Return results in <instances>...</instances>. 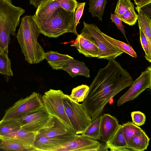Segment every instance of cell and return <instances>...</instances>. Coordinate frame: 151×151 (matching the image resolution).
<instances>
[{"instance_id":"cell-1","label":"cell","mask_w":151,"mask_h":151,"mask_svg":"<svg viewBox=\"0 0 151 151\" xmlns=\"http://www.w3.org/2000/svg\"><path fill=\"white\" fill-rule=\"evenodd\" d=\"M133 81L130 74L115 59L109 60L107 65L99 70L82 103L92 121L101 115L111 98L131 86Z\"/></svg>"},{"instance_id":"cell-2","label":"cell","mask_w":151,"mask_h":151,"mask_svg":"<svg viewBox=\"0 0 151 151\" xmlns=\"http://www.w3.org/2000/svg\"><path fill=\"white\" fill-rule=\"evenodd\" d=\"M40 33L32 16L22 18L16 37L25 60L31 64L39 63L44 59L45 52L37 41Z\"/></svg>"},{"instance_id":"cell-3","label":"cell","mask_w":151,"mask_h":151,"mask_svg":"<svg viewBox=\"0 0 151 151\" xmlns=\"http://www.w3.org/2000/svg\"><path fill=\"white\" fill-rule=\"evenodd\" d=\"M36 22L40 33L49 37L57 38L68 32L77 36L78 34L76 25L75 12H68L60 7L47 19Z\"/></svg>"},{"instance_id":"cell-4","label":"cell","mask_w":151,"mask_h":151,"mask_svg":"<svg viewBox=\"0 0 151 151\" xmlns=\"http://www.w3.org/2000/svg\"><path fill=\"white\" fill-rule=\"evenodd\" d=\"M25 12L14 5L12 0H0V44L2 50L7 53L10 35L15 36L20 17Z\"/></svg>"},{"instance_id":"cell-5","label":"cell","mask_w":151,"mask_h":151,"mask_svg":"<svg viewBox=\"0 0 151 151\" xmlns=\"http://www.w3.org/2000/svg\"><path fill=\"white\" fill-rule=\"evenodd\" d=\"M63 102L74 132L77 135L83 134L91 124V117L82 104L73 100L70 95L65 94Z\"/></svg>"},{"instance_id":"cell-6","label":"cell","mask_w":151,"mask_h":151,"mask_svg":"<svg viewBox=\"0 0 151 151\" xmlns=\"http://www.w3.org/2000/svg\"><path fill=\"white\" fill-rule=\"evenodd\" d=\"M83 27L81 33L86 34L93 39L98 47V58L109 60L115 59L123 52L109 42L103 36L102 32L95 25L83 22Z\"/></svg>"},{"instance_id":"cell-7","label":"cell","mask_w":151,"mask_h":151,"mask_svg":"<svg viewBox=\"0 0 151 151\" xmlns=\"http://www.w3.org/2000/svg\"><path fill=\"white\" fill-rule=\"evenodd\" d=\"M64 95L65 94L60 90L50 89L44 93L41 99L43 107L49 113L73 130L63 105Z\"/></svg>"},{"instance_id":"cell-8","label":"cell","mask_w":151,"mask_h":151,"mask_svg":"<svg viewBox=\"0 0 151 151\" xmlns=\"http://www.w3.org/2000/svg\"><path fill=\"white\" fill-rule=\"evenodd\" d=\"M39 93L33 92L30 95L17 101L8 109L2 119L18 120L30 112L43 106Z\"/></svg>"},{"instance_id":"cell-9","label":"cell","mask_w":151,"mask_h":151,"mask_svg":"<svg viewBox=\"0 0 151 151\" xmlns=\"http://www.w3.org/2000/svg\"><path fill=\"white\" fill-rule=\"evenodd\" d=\"M18 120L22 128L36 133L51 126L54 123L52 116L43 106L29 112Z\"/></svg>"},{"instance_id":"cell-10","label":"cell","mask_w":151,"mask_h":151,"mask_svg":"<svg viewBox=\"0 0 151 151\" xmlns=\"http://www.w3.org/2000/svg\"><path fill=\"white\" fill-rule=\"evenodd\" d=\"M151 89V66L147 67L140 75L133 81L130 88L117 102L118 106L133 100L147 88Z\"/></svg>"},{"instance_id":"cell-11","label":"cell","mask_w":151,"mask_h":151,"mask_svg":"<svg viewBox=\"0 0 151 151\" xmlns=\"http://www.w3.org/2000/svg\"><path fill=\"white\" fill-rule=\"evenodd\" d=\"M101 144L97 140L81 134L56 149L55 151H98Z\"/></svg>"},{"instance_id":"cell-12","label":"cell","mask_w":151,"mask_h":151,"mask_svg":"<svg viewBox=\"0 0 151 151\" xmlns=\"http://www.w3.org/2000/svg\"><path fill=\"white\" fill-rule=\"evenodd\" d=\"M54 123L52 126L43 129L36 136L55 137L70 141L77 136L74 131L55 116H52Z\"/></svg>"},{"instance_id":"cell-13","label":"cell","mask_w":151,"mask_h":151,"mask_svg":"<svg viewBox=\"0 0 151 151\" xmlns=\"http://www.w3.org/2000/svg\"><path fill=\"white\" fill-rule=\"evenodd\" d=\"M70 46L76 47L78 52L87 57L98 58L99 50L94 40L88 35L81 33L77 35Z\"/></svg>"},{"instance_id":"cell-14","label":"cell","mask_w":151,"mask_h":151,"mask_svg":"<svg viewBox=\"0 0 151 151\" xmlns=\"http://www.w3.org/2000/svg\"><path fill=\"white\" fill-rule=\"evenodd\" d=\"M120 125L115 117L108 114L101 115L100 125L101 139L105 143L107 142L116 131Z\"/></svg>"},{"instance_id":"cell-15","label":"cell","mask_w":151,"mask_h":151,"mask_svg":"<svg viewBox=\"0 0 151 151\" xmlns=\"http://www.w3.org/2000/svg\"><path fill=\"white\" fill-rule=\"evenodd\" d=\"M69 141L60 138L36 136L33 147L35 151H55L56 149Z\"/></svg>"},{"instance_id":"cell-16","label":"cell","mask_w":151,"mask_h":151,"mask_svg":"<svg viewBox=\"0 0 151 151\" xmlns=\"http://www.w3.org/2000/svg\"><path fill=\"white\" fill-rule=\"evenodd\" d=\"M37 134V133L28 131L21 127L5 135L0 136V139L13 140L33 147Z\"/></svg>"},{"instance_id":"cell-17","label":"cell","mask_w":151,"mask_h":151,"mask_svg":"<svg viewBox=\"0 0 151 151\" xmlns=\"http://www.w3.org/2000/svg\"><path fill=\"white\" fill-rule=\"evenodd\" d=\"M44 59H46L53 70L61 69L64 65L70 60L74 59L67 54H63L57 51H50L45 53Z\"/></svg>"},{"instance_id":"cell-18","label":"cell","mask_w":151,"mask_h":151,"mask_svg":"<svg viewBox=\"0 0 151 151\" xmlns=\"http://www.w3.org/2000/svg\"><path fill=\"white\" fill-rule=\"evenodd\" d=\"M61 69L66 71L72 78L78 76L90 77V70L85 63L74 59L67 62Z\"/></svg>"},{"instance_id":"cell-19","label":"cell","mask_w":151,"mask_h":151,"mask_svg":"<svg viewBox=\"0 0 151 151\" xmlns=\"http://www.w3.org/2000/svg\"><path fill=\"white\" fill-rule=\"evenodd\" d=\"M59 7L58 0H49L37 7L33 17L36 22L46 19Z\"/></svg>"},{"instance_id":"cell-20","label":"cell","mask_w":151,"mask_h":151,"mask_svg":"<svg viewBox=\"0 0 151 151\" xmlns=\"http://www.w3.org/2000/svg\"><path fill=\"white\" fill-rule=\"evenodd\" d=\"M127 145L123 133L122 125L120 126L110 139L105 143V147L111 151L131 150L127 148Z\"/></svg>"},{"instance_id":"cell-21","label":"cell","mask_w":151,"mask_h":151,"mask_svg":"<svg viewBox=\"0 0 151 151\" xmlns=\"http://www.w3.org/2000/svg\"><path fill=\"white\" fill-rule=\"evenodd\" d=\"M138 12V26L144 33L151 48V16L144 12L140 8L136 7Z\"/></svg>"},{"instance_id":"cell-22","label":"cell","mask_w":151,"mask_h":151,"mask_svg":"<svg viewBox=\"0 0 151 151\" xmlns=\"http://www.w3.org/2000/svg\"><path fill=\"white\" fill-rule=\"evenodd\" d=\"M150 139L144 131L133 137L129 141L127 148L130 150L143 151L147 149Z\"/></svg>"},{"instance_id":"cell-23","label":"cell","mask_w":151,"mask_h":151,"mask_svg":"<svg viewBox=\"0 0 151 151\" xmlns=\"http://www.w3.org/2000/svg\"><path fill=\"white\" fill-rule=\"evenodd\" d=\"M0 148L6 151H35L33 147L20 142L9 139H0Z\"/></svg>"},{"instance_id":"cell-24","label":"cell","mask_w":151,"mask_h":151,"mask_svg":"<svg viewBox=\"0 0 151 151\" xmlns=\"http://www.w3.org/2000/svg\"><path fill=\"white\" fill-rule=\"evenodd\" d=\"M107 0H89L88 12L93 17H97L102 21Z\"/></svg>"},{"instance_id":"cell-25","label":"cell","mask_w":151,"mask_h":151,"mask_svg":"<svg viewBox=\"0 0 151 151\" xmlns=\"http://www.w3.org/2000/svg\"><path fill=\"white\" fill-rule=\"evenodd\" d=\"M102 34L103 36L109 42L122 51L123 53H126L134 58L137 57L136 52L129 45L114 39L103 32H102Z\"/></svg>"},{"instance_id":"cell-26","label":"cell","mask_w":151,"mask_h":151,"mask_svg":"<svg viewBox=\"0 0 151 151\" xmlns=\"http://www.w3.org/2000/svg\"><path fill=\"white\" fill-rule=\"evenodd\" d=\"M122 127L127 145L133 137L144 131L138 126L130 122L123 124Z\"/></svg>"},{"instance_id":"cell-27","label":"cell","mask_w":151,"mask_h":151,"mask_svg":"<svg viewBox=\"0 0 151 151\" xmlns=\"http://www.w3.org/2000/svg\"><path fill=\"white\" fill-rule=\"evenodd\" d=\"M101 115L92 121L90 125L82 134L95 140H101L100 125Z\"/></svg>"},{"instance_id":"cell-28","label":"cell","mask_w":151,"mask_h":151,"mask_svg":"<svg viewBox=\"0 0 151 151\" xmlns=\"http://www.w3.org/2000/svg\"><path fill=\"white\" fill-rule=\"evenodd\" d=\"M21 127L18 120L1 119L0 121V136L5 135Z\"/></svg>"},{"instance_id":"cell-29","label":"cell","mask_w":151,"mask_h":151,"mask_svg":"<svg viewBox=\"0 0 151 151\" xmlns=\"http://www.w3.org/2000/svg\"><path fill=\"white\" fill-rule=\"evenodd\" d=\"M89 90L88 86L82 84L73 88L70 96L77 103L82 102L85 98Z\"/></svg>"},{"instance_id":"cell-30","label":"cell","mask_w":151,"mask_h":151,"mask_svg":"<svg viewBox=\"0 0 151 151\" xmlns=\"http://www.w3.org/2000/svg\"><path fill=\"white\" fill-rule=\"evenodd\" d=\"M11 65V61L8 58V53L4 51L0 52V73L13 76Z\"/></svg>"},{"instance_id":"cell-31","label":"cell","mask_w":151,"mask_h":151,"mask_svg":"<svg viewBox=\"0 0 151 151\" xmlns=\"http://www.w3.org/2000/svg\"><path fill=\"white\" fill-rule=\"evenodd\" d=\"M134 7H131L122 15L118 16L122 21L130 26L134 25L138 18V15L135 11Z\"/></svg>"},{"instance_id":"cell-32","label":"cell","mask_w":151,"mask_h":151,"mask_svg":"<svg viewBox=\"0 0 151 151\" xmlns=\"http://www.w3.org/2000/svg\"><path fill=\"white\" fill-rule=\"evenodd\" d=\"M133 6L134 5L130 0H119L115 11V14L118 16L122 15Z\"/></svg>"},{"instance_id":"cell-33","label":"cell","mask_w":151,"mask_h":151,"mask_svg":"<svg viewBox=\"0 0 151 151\" xmlns=\"http://www.w3.org/2000/svg\"><path fill=\"white\" fill-rule=\"evenodd\" d=\"M140 39L142 46L145 52V57L149 62H151V48L150 47L147 39L141 29L139 28Z\"/></svg>"},{"instance_id":"cell-34","label":"cell","mask_w":151,"mask_h":151,"mask_svg":"<svg viewBox=\"0 0 151 151\" xmlns=\"http://www.w3.org/2000/svg\"><path fill=\"white\" fill-rule=\"evenodd\" d=\"M60 7L71 12L76 11L78 1L76 0H58Z\"/></svg>"},{"instance_id":"cell-35","label":"cell","mask_w":151,"mask_h":151,"mask_svg":"<svg viewBox=\"0 0 151 151\" xmlns=\"http://www.w3.org/2000/svg\"><path fill=\"white\" fill-rule=\"evenodd\" d=\"M132 122L138 126L143 125L145 122L146 116L145 114L140 111H134L131 113Z\"/></svg>"},{"instance_id":"cell-36","label":"cell","mask_w":151,"mask_h":151,"mask_svg":"<svg viewBox=\"0 0 151 151\" xmlns=\"http://www.w3.org/2000/svg\"><path fill=\"white\" fill-rule=\"evenodd\" d=\"M111 19L114 22L117 28L120 31L128 42L125 34V31L124 29V27L122 23V21L115 14H111Z\"/></svg>"},{"instance_id":"cell-37","label":"cell","mask_w":151,"mask_h":151,"mask_svg":"<svg viewBox=\"0 0 151 151\" xmlns=\"http://www.w3.org/2000/svg\"><path fill=\"white\" fill-rule=\"evenodd\" d=\"M85 2H77V6L75 11V22L77 26L79 23V21L83 14Z\"/></svg>"},{"instance_id":"cell-38","label":"cell","mask_w":151,"mask_h":151,"mask_svg":"<svg viewBox=\"0 0 151 151\" xmlns=\"http://www.w3.org/2000/svg\"><path fill=\"white\" fill-rule=\"evenodd\" d=\"M134 3L137 6V8L141 9L143 7L150 4L151 0H133Z\"/></svg>"},{"instance_id":"cell-39","label":"cell","mask_w":151,"mask_h":151,"mask_svg":"<svg viewBox=\"0 0 151 151\" xmlns=\"http://www.w3.org/2000/svg\"><path fill=\"white\" fill-rule=\"evenodd\" d=\"M49 0H29V4L35 8L37 7L41 4Z\"/></svg>"},{"instance_id":"cell-40","label":"cell","mask_w":151,"mask_h":151,"mask_svg":"<svg viewBox=\"0 0 151 151\" xmlns=\"http://www.w3.org/2000/svg\"><path fill=\"white\" fill-rule=\"evenodd\" d=\"M3 51V50H2V49H1V46H0V52H2V51Z\"/></svg>"}]
</instances>
